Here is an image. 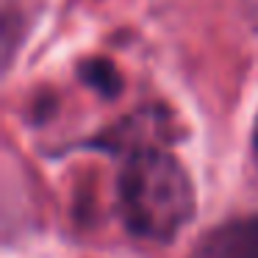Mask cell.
Wrapping results in <instances>:
<instances>
[{
    "label": "cell",
    "mask_w": 258,
    "mask_h": 258,
    "mask_svg": "<svg viewBox=\"0 0 258 258\" xmlns=\"http://www.w3.org/2000/svg\"><path fill=\"white\" fill-rule=\"evenodd\" d=\"M191 258H258V217L233 219L214 228Z\"/></svg>",
    "instance_id": "2"
},
{
    "label": "cell",
    "mask_w": 258,
    "mask_h": 258,
    "mask_svg": "<svg viewBox=\"0 0 258 258\" xmlns=\"http://www.w3.org/2000/svg\"><path fill=\"white\" fill-rule=\"evenodd\" d=\"M117 200L128 230L147 241H172L195 217V189L175 156L147 147L125 161Z\"/></svg>",
    "instance_id": "1"
},
{
    "label": "cell",
    "mask_w": 258,
    "mask_h": 258,
    "mask_svg": "<svg viewBox=\"0 0 258 258\" xmlns=\"http://www.w3.org/2000/svg\"><path fill=\"white\" fill-rule=\"evenodd\" d=\"M252 153H255V161H258V119H255V131H252Z\"/></svg>",
    "instance_id": "3"
}]
</instances>
